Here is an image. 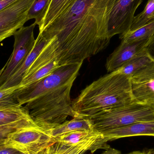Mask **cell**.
<instances>
[{
	"label": "cell",
	"mask_w": 154,
	"mask_h": 154,
	"mask_svg": "<svg viewBox=\"0 0 154 154\" xmlns=\"http://www.w3.org/2000/svg\"><path fill=\"white\" fill-rule=\"evenodd\" d=\"M5 142H1L0 143V150L3 149L5 147L4 146Z\"/></svg>",
	"instance_id": "cell-29"
},
{
	"label": "cell",
	"mask_w": 154,
	"mask_h": 154,
	"mask_svg": "<svg viewBox=\"0 0 154 154\" xmlns=\"http://www.w3.org/2000/svg\"><path fill=\"white\" fill-rule=\"evenodd\" d=\"M143 0H118L114 6L109 22L110 38L130 30L135 14Z\"/></svg>",
	"instance_id": "cell-8"
},
{
	"label": "cell",
	"mask_w": 154,
	"mask_h": 154,
	"mask_svg": "<svg viewBox=\"0 0 154 154\" xmlns=\"http://www.w3.org/2000/svg\"><path fill=\"white\" fill-rule=\"evenodd\" d=\"M20 88V85H18L0 89V108L20 105L16 96V91Z\"/></svg>",
	"instance_id": "cell-22"
},
{
	"label": "cell",
	"mask_w": 154,
	"mask_h": 154,
	"mask_svg": "<svg viewBox=\"0 0 154 154\" xmlns=\"http://www.w3.org/2000/svg\"><path fill=\"white\" fill-rule=\"evenodd\" d=\"M118 0H71L39 30L54 46L60 66L83 63L110 43L109 22Z\"/></svg>",
	"instance_id": "cell-1"
},
{
	"label": "cell",
	"mask_w": 154,
	"mask_h": 154,
	"mask_svg": "<svg viewBox=\"0 0 154 154\" xmlns=\"http://www.w3.org/2000/svg\"><path fill=\"white\" fill-rule=\"evenodd\" d=\"M35 23L20 28L14 34V42L13 51L4 67L0 77V86L7 81L20 67L34 47Z\"/></svg>",
	"instance_id": "cell-6"
},
{
	"label": "cell",
	"mask_w": 154,
	"mask_h": 154,
	"mask_svg": "<svg viewBox=\"0 0 154 154\" xmlns=\"http://www.w3.org/2000/svg\"><path fill=\"white\" fill-rule=\"evenodd\" d=\"M48 41L40 34L38 35L32 50L16 71L0 86V89L20 85L27 70L46 46Z\"/></svg>",
	"instance_id": "cell-13"
},
{
	"label": "cell",
	"mask_w": 154,
	"mask_h": 154,
	"mask_svg": "<svg viewBox=\"0 0 154 154\" xmlns=\"http://www.w3.org/2000/svg\"><path fill=\"white\" fill-rule=\"evenodd\" d=\"M134 100L130 77L116 71L100 77L72 100L75 118L87 119Z\"/></svg>",
	"instance_id": "cell-3"
},
{
	"label": "cell",
	"mask_w": 154,
	"mask_h": 154,
	"mask_svg": "<svg viewBox=\"0 0 154 154\" xmlns=\"http://www.w3.org/2000/svg\"><path fill=\"white\" fill-rule=\"evenodd\" d=\"M144 154H154V149L148 150L146 152H144Z\"/></svg>",
	"instance_id": "cell-28"
},
{
	"label": "cell",
	"mask_w": 154,
	"mask_h": 154,
	"mask_svg": "<svg viewBox=\"0 0 154 154\" xmlns=\"http://www.w3.org/2000/svg\"><path fill=\"white\" fill-rule=\"evenodd\" d=\"M152 62V61L145 50L143 52L124 64L116 71L120 74L131 77L137 71Z\"/></svg>",
	"instance_id": "cell-17"
},
{
	"label": "cell",
	"mask_w": 154,
	"mask_h": 154,
	"mask_svg": "<svg viewBox=\"0 0 154 154\" xmlns=\"http://www.w3.org/2000/svg\"><path fill=\"white\" fill-rule=\"evenodd\" d=\"M54 138L64 134L78 131H94L92 125L88 119L73 118L71 120L65 121L57 126L45 130Z\"/></svg>",
	"instance_id": "cell-14"
},
{
	"label": "cell",
	"mask_w": 154,
	"mask_h": 154,
	"mask_svg": "<svg viewBox=\"0 0 154 154\" xmlns=\"http://www.w3.org/2000/svg\"><path fill=\"white\" fill-rule=\"evenodd\" d=\"M35 0H16L0 11V42L23 27L29 20L28 13Z\"/></svg>",
	"instance_id": "cell-7"
},
{
	"label": "cell",
	"mask_w": 154,
	"mask_h": 154,
	"mask_svg": "<svg viewBox=\"0 0 154 154\" xmlns=\"http://www.w3.org/2000/svg\"><path fill=\"white\" fill-rule=\"evenodd\" d=\"M56 141L44 129L32 125L9 134L5 141L4 146L24 154H39Z\"/></svg>",
	"instance_id": "cell-5"
},
{
	"label": "cell",
	"mask_w": 154,
	"mask_h": 154,
	"mask_svg": "<svg viewBox=\"0 0 154 154\" xmlns=\"http://www.w3.org/2000/svg\"><path fill=\"white\" fill-rule=\"evenodd\" d=\"M37 125L32 118L21 119L16 122L0 126V143L5 142L9 134L30 126Z\"/></svg>",
	"instance_id": "cell-21"
},
{
	"label": "cell",
	"mask_w": 154,
	"mask_h": 154,
	"mask_svg": "<svg viewBox=\"0 0 154 154\" xmlns=\"http://www.w3.org/2000/svg\"><path fill=\"white\" fill-rule=\"evenodd\" d=\"M154 20V0H148L143 11L135 16L130 30L140 28Z\"/></svg>",
	"instance_id": "cell-20"
},
{
	"label": "cell",
	"mask_w": 154,
	"mask_h": 154,
	"mask_svg": "<svg viewBox=\"0 0 154 154\" xmlns=\"http://www.w3.org/2000/svg\"><path fill=\"white\" fill-rule=\"evenodd\" d=\"M70 1L71 0H50L40 21L37 25L39 30L55 20Z\"/></svg>",
	"instance_id": "cell-16"
},
{
	"label": "cell",
	"mask_w": 154,
	"mask_h": 154,
	"mask_svg": "<svg viewBox=\"0 0 154 154\" xmlns=\"http://www.w3.org/2000/svg\"><path fill=\"white\" fill-rule=\"evenodd\" d=\"M103 141L107 143L120 138L131 137H154V121L139 122L100 133Z\"/></svg>",
	"instance_id": "cell-12"
},
{
	"label": "cell",
	"mask_w": 154,
	"mask_h": 154,
	"mask_svg": "<svg viewBox=\"0 0 154 154\" xmlns=\"http://www.w3.org/2000/svg\"><path fill=\"white\" fill-rule=\"evenodd\" d=\"M145 50L148 57L154 62V35L148 40Z\"/></svg>",
	"instance_id": "cell-25"
},
{
	"label": "cell",
	"mask_w": 154,
	"mask_h": 154,
	"mask_svg": "<svg viewBox=\"0 0 154 154\" xmlns=\"http://www.w3.org/2000/svg\"><path fill=\"white\" fill-rule=\"evenodd\" d=\"M103 147H106L100 133L96 132L91 136L76 144L66 143L56 141L39 154H86L91 153Z\"/></svg>",
	"instance_id": "cell-10"
},
{
	"label": "cell",
	"mask_w": 154,
	"mask_h": 154,
	"mask_svg": "<svg viewBox=\"0 0 154 154\" xmlns=\"http://www.w3.org/2000/svg\"><path fill=\"white\" fill-rule=\"evenodd\" d=\"M4 70V67L2 69L0 70V77H1V75H2V73L3 71Z\"/></svg>",
	"instance_id": "cell-30"
},
{
	"label": "cell",
	"mask_w": 154,
	"mask_h": 154,
	"mask_svg": "<svg viewBox=\"0 0 154 154\" xmlns=\"http://www.w3.org/2000/svg\"><path fill=\"white\" fill-rule=\"evenodd\" d=\"M21 154H23V153H21Z\"/></svg>",
	"instance_id": "cell-31"
},
{
	"label": "cell",
	"mask_w": 154,
	"mask_h": 154,
	"mask_svg": "<svg viewBox=\"0 0 154 154\" xmlns=\"http://www.w3.org/2000/svg\"><path fill=\"white\" fill-rule=\"evenodd\" d=\"M93 130L101 133L139 122L154 121V104L134 101L90 117Z\"/></svg>",
	"instance_id": "cell-4"
},
{
	"label": "cell",
	"mask_w": 154,
	"mask_h": 154,
	"mask_svg": "<svg viewBox=\"0 0 154 154\" xmlns=\"http://www.w3.org/2000/svg\"><path fill=\"white\" fill-rule=\"evenodd\" d=\"M50 0H35L28 13V20L35 19L36 25L40 21Z\"/></svg>",
	"instance_id": "cell-24"
},
{
	"label": "cell",
	"mask_w": 154,
	"mask_h": 154,
	"mask_svg": "<svg viewBox=\"0 0 154 154\" xmlns=\"http://www.w3.org/2000/svg\"><path fill=\"white\" fill-rule=\"evenodd\" d=\"M60 66L57 61H53L41 68L32 74L24 77L20 83V88L26 87L34 83L51 74Z\"/></svg>",
	"instance_id": "cell-19"
},
{
	"label": "cell",
	"mask_w": 154,
	"mask_h": 154,
	"mask_svg": "<svg viewBox=\"0 0 154 154\" xmlns=\"http://www.w3.org/2000/svg\"><path fill=\"white\" fill-rule=\"evenodd\" d=\"M31 118L29 112L21 105L0 108V126Z\"/></svg>",
	"instance_id": "cell-15"
},
{
	"label": "cell",
	"mask_w": 154,
	"mask_h": 154,
	"mask_svg": "<svg viewBox=\"0 0 154 154\" xmlns=\"http://www.w3.org/2000/svg\"><path fill=\"white\" fill-rule=\"evenodd\" d=\"M22 153L13 148L5 147L0 150V154H21Z\"/></svg>",
	"instance_id": "cell-26"
},
{
	"label": "cell",
	"mask_w": 154,
	"mask_h": 154,
	"mask_svg": "<svg viewBox=\"0 0 154 154\" xmlns=\"http://www.w3.org/2000/svg\"><path fill=\"white\" fill-rule=\"evenodd\" d=\"M134 100L145 104H154V62L137 71L130 77Z\"/></svg>",
	"instance_id": "cell-9"
},
{
	"label": "cell",
	"mask_w": 154,
	"mask_h": 154,
	"mask_svg": "<svg viewBox=\"0 0 154 154\" xmlns=\"http://www.w3.org/2000/svg\"><path fill=\"white\" fill-rule=\"evenodd\" d=\"M154 35V20L143 26L119 35L121 41L132 42L150 38Z\"/></svg>",
	"instance_id": "cell-18"
},
{
	"label": "cell",
	"mask_w": 154,
	"mask_h": 154,
	"mask_svg": "<svg viewBox=\"0 0 154 154\" xmlns=\"http://www.w3.org/2000/svg\"><path fill=\"white\" fill-rule=\"evenodd\" d=\"M149 39L132 42L121 41L120 45L107 59L106 67L107 72L111 73L117 70L143 52Z\"/></svg>",
	"instance_id": "cell-11"
},
{
	"label": "cell",
	"mask_w": 154,
	"mask_h": 154,
	"mask_svg": "<svg viewBox=\"0 0 154 154\" xmlns=\"http://www.w3.org/2000/svg\"><path fill=\"white\" fill-rule=\"evenodd\" d=\"M96 132L94 131H75L64 134L55 139L66 143L76 144L88 138Z\"/></svg>",
	"instance_id": "cell-23"
},
{
	"label": "cell",
	"mask_w": 154,
	"mask_h": 154,
	"mask_svg": "<svg viewBox=\"0 0 154 154\" xmlns=\"http://www.w3.org/2000/svg\"><path fill=\"white\" fill-rule=\"evenodd\" d=\"M16 0H0V11L11 4Z\"/></svg>",
	"instance_id": "cell-27"
},
{
	"label": "cell",
	"mask_w": 154,
	"mask_h": 154,
	"mask_svg": "<svg viewBox=\"0 0 154 154\" xmlns=\"http://www.w3.org/2000/svg\"><path fill=\"white\" fill-rule=\"evenodd\" d=\"M83 63L60 66L43 79L16 92L19 105L29 112L36 125L44 130L75 118L70 92Z\"/></svg>",
	"instance_id": "cell-2"
}]
</instances>
